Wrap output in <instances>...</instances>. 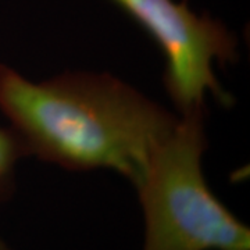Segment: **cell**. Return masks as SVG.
Listing matches in <instances>:
<instances>
[{"instance_id": "6da1fadb", "label": "cell", "mask_w": 250, "mask_h": 250, "mask_svg": "<svg viewBox=\"0 0 250 250\" xmlns=\"http://www.w3.org/2000/svg\"><path fill=\"white\" fill-rule=\"evenodd\" d=\"M0 110L27 156L70 171H116L134 187L179 118L107 72L34 82L4 64Z\"/></svg>"}, {"instance_id": "7a4b0ae2", "label": "cell", "mask_w": 250, "mask_h": 250, "mask_svg": "<svg viewBox=\"0 0 250 250\" xmlns=\"http://www.w3.org/2000/svg\"><path fill=\"white\" fill-rule=\"evenodd\" d=\"M207 108L179 116L135 184L142 250H250L249 227L215 196L203 171Z\"/></svg>"}, {"instance_id": "3957f363", "label": "cell", "mask_w": 250, "mask_h": 250, "mask_svg": "<svg viewBox=\"0 0 250 250\" xmlns=\"http://www.w3.org/2000/svg\"><path fill=\"white\" fill-rule=\"evenodd\" d=\"M142 28L161 49L166 59L164 86L171 102L187 114L206 107L210 93L218 104L231 107L233 98L214 74L239 59L238 39L220 20L197 14L187 0H110Z\"/></svg>"}, {"instance_id": "277c9868", "label": "cell", "mask_w": 250, "mask_h": 250, "mask_svg": "<svg viewBox=\"0 0 250 250\" xmlns=\"http://www.w3.org/2000/svg\"><path fill=\"white\" fill-rule=\"evenodd\" d=\"M22 157H28L27 152L16 131L0 126V203L14 193L16 168Z\"/></svg>"}, {"instance_id": "5b68a950", "label": "cell", "mask_w": 250, "mask_h": 250, "mask_svg": "<svg viewBox=\"0 0 250 250\" xmlns=\"http://www.w3.org/2000/svg\"><path fill=\"white\" fill-rule=\"evenodd\" d=\"M0 250H11V248L9 246V243L4 241L1 236H0Z\"/></svg>"}]
</instances>
